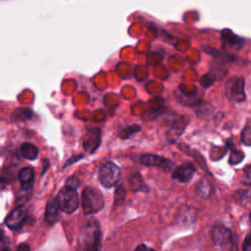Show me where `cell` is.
<instances>
[{
    "instance_id": "obj_1",
    "label": "cell",
    "mask_w": 251,
    "mask_h": 251,
    "mask_svg": "<svg viewBox=\"0 0 251 251\" xmlns=\"http://www.w3.org/2000/svg\"><path fill=\"white\" fill-rule=\"evenodd\" d=\"M101 247V232L99 226L94 223H89L79 239L78 251H99Z\"/></svg>"
},
{
    "instance_id": "obj_2",
    "label": "cell",
    "mask_w": 251,
    "mask_h": 251,
    "mask_svg": "<svg viewBox=\"0 0 251 251\" xmlns=\"http://www.w3.org/2000/svg\"><path fill=\"white\" fill-rule=\"evenodd\" d=\"M81 205L84 214H94L104 207L102 193L93 187H85L81 194Z\"/></svg>"
},
{
    "instance_id": "obj_3",
    "label": "cell",
    "mask_w": 251,
    "mask_h": 251,
    "mask_svg": "<svg viewBox=\"0 0 251 251\" xmlns=\"http://www.w3.org/2000/svg\"><path fill=\"white\" fill-rule=\"evenodd\" d=\"M56 202L61 211L67 214H72L78 207V196L75 189L66 185L59 191L56 197Z\"/></svg>"
},
{
    "instance_id": "obj_4",
    "label": "cell",
    "mask_w": 251,
    "mask_h": 251,
    "mask_svg": "<svg viewBox=\"0 0 251 251\" xmlns=\"http://www.w3.org/2000/svg\"><path fill=\"white\" fill-rule=\"evenodd\" d=\"M121 178V171L117 165L112 162H107L100 167L99 179L105 187L116 185Z\"/></svg>"
},
{
    "instance_id": "obj_5",
    "label": "cell",
    "mask_w": 251,
    "mask_h": 251,
    "mask_svg": "<svg viewBox=\"0 0 251 251\" xmlns=\"http://www.w3.org/2000/svg\"><path fill=\"white\" fill-rule=\"evenodd\" d=\"M244 80L241 77L230 78L226 86V92L227 97L235 102H240L245 99L244 93Z\"/></svg>"
},
{
    "instance_id": "obj_6",
    "label": "cell",
    "mask_w": 251,
    "mask_h": 251,
    "mask_svg": "<svg viewBox=\"0 0 251 251\" xmlns=\"http://www.w3.org/2000/svg\"><path fill=\"white\" fill-rule=\"evenodd\" d=\"M141 164L147 167H157L164 171H171L174 167V163L169 159H166L162 156L153 155V154H144L140 158Z\"/></svg>"
},
{
    "instance_id": "obj_7",
    "label": "cell",
    "mask_w": 251,
    "mask_h": 251,
    "mask_svg": "<svg viewBox=\"0 0 251 251\" xmlns=\"http://www.w3.org/2000/svg\"><path fill=\"white\" fill-rule=\"evenodd\" d=\"M101 143V130L99 128H89L83 137V148L88 153H93Z\"/></svg>"
},
{
    "instance_id": "obj_8",
    "label": "cell",
    "mask_w": 251,
    "mask_h": 251,
    "mask_svg": "<svg viewBox=\"0 0 251 251\" xmlns=\"http://www.w3.org/2000/svg\"><path fill=\"white\" fill-rule=\"evenodd\" d=\"M26 219V210L23 206L15 208L6 218V225L11 229H19Z\"/></svg>"
},
{
    "instance_id": "obj_9",
    "label": "cell",
    "mask_w": 251,
    "mask_h": 251,
    "mask_svg": "<svg viewBox=\"0 0 251 251\" xmlns=\"http://www.w3.org/2000/svg\"><path fill=\"white\" fill-rule=\"evenodd\" d=\"M195 173V167L191 163H185L173 171L172 177L180 182L189 181Z\"/></svg>"
},
{
    "instance_id": "obj_10",
    "label": "cell",
    "mask_w": 251,
    "mask_h": 251,
    "mask_svg": "<svg viewBox=\"0 0 251 251\" xmlns=\"http://www.w3.org/2000/svg\"><path fill=\"white\" fill-rule=\"evenodd\" d=\"M211 237L215 244L224 246L230 242L231 233L226 227L223 226H215L211 231Z\"/></svg>"
},
{
    "instance_id": "obj_11",
    "label": "cell",
    "mask_w": 251,
    "mask_h": 251,
    "mask_svg": "<svg viewBox=\"0 0 251 251\" xmlns=\"http://www.w3.org/2000/svg\"><path fill=\"white\" fill-rule=\"evenodd\" d=\"M19 180L24 190H30L32 188V184L34 180L33 169L29 167L22 169L19 173Z\"/></svg>"
},
{
    "instance_id": "obj_12",
    "label": "cell",
    "mask_w": 251,
    "mask_h": 251,
    "mask_svg": "<svg viewBox=\"0 0 251 251\" xmlns=\"http://www.w3.org/2000/svg\"><path fill=\"white\" fill-rule=\"evenodd\" d=\"M59 206L56 202V199L53 201H50L47 204L46 212H45V221L49 225H54L58 219H59Z\"/></svg>"
},
{
    "instance_id": "obj_13",
    "label": "cell",
    "mask_w": 251,
    "mask_h": 251,
    "mask_svg": "<svg viewBox=\"0 0 251 251\" xmlns=\"http://www.w3.org/2000/svg\"><path fill=\"white\" fill-rule=\"evenodd\" d=\"M21 155L27 160H35L38 156V148L29 142H25L20 147Z\"/></svg>"
},
{
    "instance_id": "obj_14",
    "label": "cell",
    "mask_w": 251,
    "mask_h": 251,
    "mask_svg": "<svg viewBox=\"0 0 251 251\" xmlns=\"http://www.w3.org/2000/svg\"><path fill=\"white\" fill-rule=\"evenodd\" d=\"M32 117V111L27 108H18L12 114V120L15 122H26L31 120Z\"/></svg>"
},
{
    "instance_id": "obj_15",
    "label": "cell",
    "mask_w": 251,
    "mask_h": 251,
    "mask_svg": "<svg viewBox=\"0 0 251 251\" xmlns=\"http://www.w3.org/2000/svg\"><path fill=\"white\" fill-rule=\"evenodd\" d=\"M141 130V126L138 125H130V126H126L125 127H123L118 135L120 138L122 139H128L131 135L135 134L136 132H139Z\"/></svg>"
},
{
    "instance_id": "obj_16",
    "label": "cell",
    "mask_w": 251,
    "mask_h": 251,
    "mask_svg": "<svg viewBox=\"0 0 251 251\" xmlns=\"http://www.w3.org/2000/svg\"><path fill=\"white\" fill-rule=\"evenodd\" d=\"M222 39H223V42H225L226 44H228L230 46L238 45V43L240 41V38H238L236 35H234L228 29H225L222 31Z\"/></svg>"
},
{
    "instance_id": "obj_17",
    "label": "cell",
    "mask_w": 251,
    "mask_h": 251,
    "mask_svg": "<svg viewBox=\"0 0 251 251\" xmlns=\"http://www.w3.org/2000/svg\"><path fill=\"white\" fill-rule=\"evenodd\" d=\"M182 119V118H181ZM181 119H179L178 121H176L173 125H172V127H171V131L170 132H172V135H173V140L172 141H174V139L175 138H177V136H179L181 133H182V131H183V129H184V127H185V125H183L182 126V123L184 122V121H181ZM169 132V133H170Z\"/></svg>"
},
{
    "instance_id": "obj_18",
    "label": "cell",
    "mask_w": 251,
    "mask_h": 251,
    "mask_svg": "<svg viewBox=\"0 0 251 251\" xmlns=\"http://www.w3.org/2000/svg\"><path fill=\"white\" fill-rule=\"evenodd\" d=\"M241 140L245 145L251 146V126H248L244 128L241 135Z\"/></svg>"
},
{
    "instance_id": "obj_19",
    "label": "cell",
    "mask_w": 251,
    "mask_h": 251,
    "mask_svg": "<svg viewBox=\"0 0 251 251\" xmlns=\"http://www.w3.org/2000/svg\"><path fill=\"white\" fill-rule=\"evenodd\" d=\"M125 196H126V191H125L124 186L121 184L117 187V189L115 191V202L116 203L123 202L125 199Z\"/></svg>"
},
{
    "instance_id": "obj_20",
    "label": "cell",
    "mask_w": 251,
    "mask_h": 251,
    "mask_svg": "<svg viewBox=\"0 0 251 251\" xmlns=\"http://www.w3.org/2000/svg\"><path fill=\"white\" fill-rule=\"evenodd\" d=\"M243 181L246 184H251V165L244 169L243 173Z\"/></svg>"
},
{
    "instance_id": "obj_21",
    "label": "cell",
    "mask_w": 251,
    "mask_h": 251,
    "mask_svg": "<svg viewBox=\"0 0 251 251\" xmlns=\"http://www.w3.org/2000/svg\"><path fill=\"white\" fill-rule=\"evenodd\" d=\"M242 251H251V231L248 233L243 241Z\"/></svg>"
},
{
    "instance_id": "obj_22",
    "label": "cell",
    "mask_w": 251,
    "mask_h": 251,
    "mask_svg": "<svg viewBox=\"0 0 251 251\" xmlns=\"http://www.w3.org/2000/svg\"><path fill=\"white\" fill-rule=\"evenodd\" d=\"M78 184H79V182H78V180H77L75 176L70 177V178L68 179V181H67V185H68V186H71V187H73V188H75V187H76Z\"/></svg>"
},
{
    "instance_id": "obj_23",
    "label": "cell",
    "mask_w": 251,
    "mask_h": 251,
    "mask_svg": "<svg viewBox=\"0 0 251 251\" xmlns=\"http://www.w3.org/2000/svg\"><path fill=\"white\" fill-rule=\"evenodd\" d=\"M17 251H30V248H29V246H28L27 244L22 243V244H20V245L18 246Z\"/></svg>"
},
{
    "instance_id": "obj_24",
    "label": "cell",
    "mask_w": 251,
    "mask_h": 251,
    "mask_svg": "<svg viewBox=\"0 0 251 251\" xmlns=\"http://www.w3.org/2000/svg\"><path fill=\"white\" fill-rule=\"evenodd\" d=\"M135 251H155L153 248H148L146 245H144V244H141V245H139V246H137L136 247V249H135Z\"/></svg>"
},
{
    "instance_id": "obj_25",
    "label": "cell",
    "mask_w": 251,
    "mask_h": 251,
    "mask_svg": "<svg viewBox=\"0 0 251 251\" xmlns=\"http://www.w3.org/2000/svg\"><path fill=\"white\" fill-rule=\"evenodd\" d=\"M83 156L82 155H80V156H74L72 159H70V160H68V162L66 163V166L65 167H67L68 165H70V164H72V163H74V162H75V161H77V160H79V159H81Z\"/></svg>"
},
{
    "instance_id": "obj_26",
    "label": "cell",
    "mask_w": 251,
    "mask_h": 251,
    "mask_svg": "<svg viewBox=\"0 0 251 251\" xmlns=\"http://www.w3.org/2000/svg\"><path fill=\"white\" fill-rule=\"evenodd\" d=\"M2 251H11V250H10V249H8V248H5V249H3Z\"/></svg>"
},
{
    "instance_id": "obj_27",
    "label": "cell",
    "mask_w": 251,
    "mask_h": 251,
    "mask_svg": "<svg viewBox=\"0 0 251 251\" xmlns=\"http://www.w3.org/2000/svg\"><path fill=\"white\" fill-rule=\"evenodd\" d=\"M249 218H250V221H251V213H250V215H249Z\"/></svg>"
}]
</instances>
